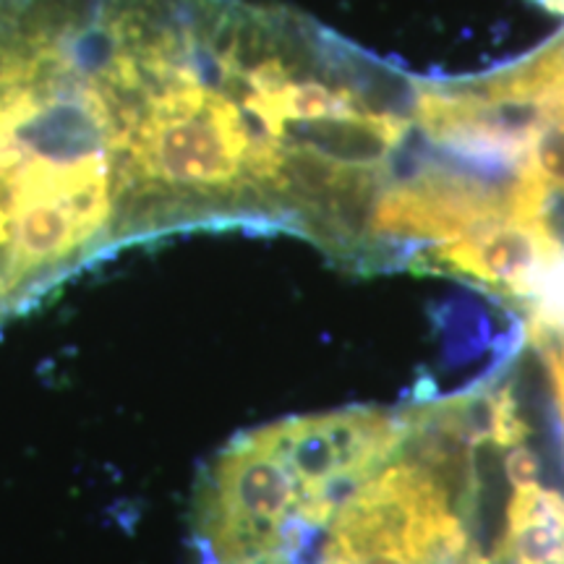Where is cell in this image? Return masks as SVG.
Listing matches in <instances>:
<instances>
[{"instance_id": "3", "label": "cell", "mask_w": 564, "mask_h": 564, "mask_svg": "<svg viewBox=\"0 0 564 564\" xmlns=\"http://www.w3.org/2000/svg\"><path fill=\"white\" fill-rule=\"evenodd\" d=\"M489 379L405 405L394 453L345 499L314 564H491L507 444Z\"/></svg>"}, {"instance_id": "6", "label": "cell", "mask_w": 564, "mask_h": 564, "mask_svg": "<svg viewBox=\"0 0 564 564\" xmlns=\"http://www.w3.org/2000/svg\"><path fill=\"white\" fill-rule=\"evenodd\" d=\"M531 3L541 6V9H544V11H549V13H554V17L564 19V0H531Z\"/></svg>"}, {"instance_id": "1", "label": "cell", "mask_w": 564, "mask_h": 564, "mask_svg": "<svg viewBox=\"0 0 564 564\" xmlns=\"http://www.w3.org/2000/svg\"><path fill=\"white\" fill-rule=\"evenodd\" d=\"M186 61L144 0H0V329L141 243L139 133Z\"/></svg>"}, {"instance_id": "4", "label": "cell", "mask_w": 564, "mask_h": 564, "mask_svg": "<svg viewBox=\"0 0 564 564\" xmlns=\"http://www.w3.org/2000/svg\"><path fill=\"white\" fill-rule=\"evenodd\" d=\"M408 131L411 121L398 112H350L285 126L274 141L293 150H306L340 167L384 171L387 162L403 150Z\"/></svg>"}, {"instance_id": "2", "label": "cell", "mask_w": 564, "mask_h": 564, "mask_svg": "<svg viewBox=\"0 0 564 564\" xmlns=\"http://www.w3.org/2000/svg\"><path fill=\"white\" fill-rule=\"evenodd\" d=\"M403 434L405 405H348L232 436L194 481L196 564H314L345 499Z\"/></svg>"}, {"instance_id": "5", "label": "cell", "mask_w": 564, "mask_h": 564, "mask_svg": "<svg viewBox=\"0 0 564 564\" xmlns=\"http://www.w3.org/2000/svg\"><path fill=\"white\" fill-rule=\"evenodd\" d=\"M518 175L549 199L556 194L564 196V108L549 110L535 126Z\"/></svg>"}]
</instances>
